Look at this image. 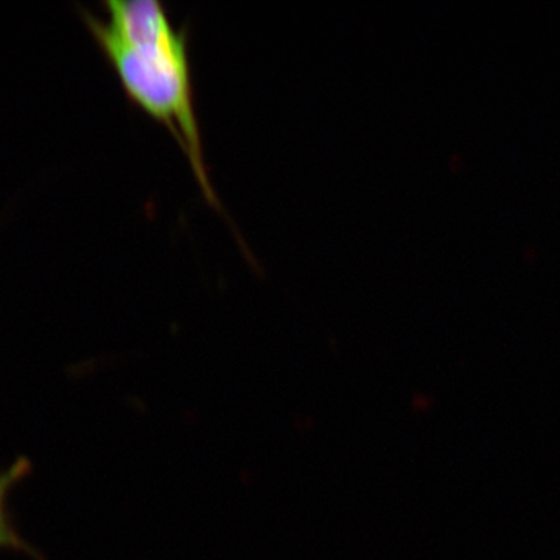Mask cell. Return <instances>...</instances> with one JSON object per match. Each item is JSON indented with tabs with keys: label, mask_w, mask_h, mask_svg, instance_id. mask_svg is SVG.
I'll list each match as a JSON object with an SVG mask.
<instances>
[{
	"label": "cell",
	"mask_w": 560,
	"mask_h": 560,
	"mask_svg": "<svg viewBox=\"0 0 560 560\" xmlns=\"http://www.w3.org/2000/svg\"><path fill=\"white\" fill-rule=\"evenodd\" d=\"M94 37L114 66L126 93L172 132L190 161L209 205L220 207L202 152L188 40L173 46L129 47L102 34H94Z\"/></svg>",
	"instance_id": "6da1fadb"
},
{
	"label": "cell",
	"mask_w": 560,
	"mask_h": 560,
	"mask_svg": "<svg viewBox=\"0 0 560 560\" xmlns=\"http://www.w3.org/2000/svg\"><path fill=\"white\" fill-rule=\"evenodd\" d=\"M32 474V462L26 457H19L10 467L0 471V549H11L35 559H42L37 550L24 540L13 525L7 500L12 489Z\"/></svg>",
	"instance_id": "7a4b0ae2"
}]
</instances>
